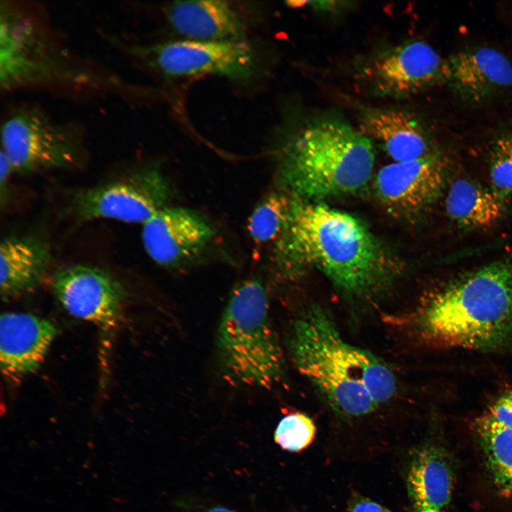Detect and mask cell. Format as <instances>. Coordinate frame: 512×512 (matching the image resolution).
Here are the masks:
<instances>
[{
  "label": "cell",
  "instance_id": "obj_10",
  "mask_svg": "<svg viewBox=\"0 0 512 512\" xmlns=\"http://www.w3.org/2000/svg\"><path fill=\"white\" fill-rule=\"evenodd\" d=\"M445 61L429 43L407 41L365 57L356 78L370 94L400 99L430 87L444 77Z\"/></svg>",
  "mask_w": 512,
  "mask_h": 512
},
{
  "label": "cell",
  "instance_id": "obj_15",
  "mask_svg": "<svg viewBox=\"0 0 512 512\" xmlns=\"http://www.w3.org/2000/svg\"><path fill=\"white\" fill-rule=\"evenodd\" d=\"M444 79L461 97L480 101L512 85V64L495 48H471L445 60Z\"/></svg>",
  "mask_w": 512,
  "mask_h": 512
},
{
  "label": "cell",
  "instance_id": "obj_2",
  "mask_svg": "<svg viewBox=\"0 0 512 512\" xmlns=\"http://www.w3.org/2000/svg\"><path fill=\"white\" fill-rule=\"evenodd\" d=\"M288 343L298 371L341 415H368L395 393L396 378L386 363L345 341L330 316L319 307H311L295 320Z\"/></svg>",
  "mask_w": 512,
  "mask_h": 512
},
{
  "label": "cell",
  "instance_id": "obj_19",
  "mask_svg": "<svg viewBox=\"0 0 512 512\" xmlns=\"http://www.w3.org/2000/svg\"><path fill=\"white\" fill-rule=\"evenodd\" d=\"M453 476L444 452L426 446L413 456L407 476V489L417 512L442 510L451 501Z\"/></svg>",
  "mask_w": 512,
  "mask_h": 512
},
{
  "label": "cell",
  "instance_id": "obj_17",
  "mask_svg": "<svg viewBox=\"0 0 512 512\" xmlns=\"http://www.w3.org/2000/svg\"><path fill=\"white\" fill-rule=\"evenodd\" d=\"M358 129L378 142L395 162L415 160L430 154L427 130L404 110L365 107L358 116Z\"/></svg>",
  "mask_w": 512,
  "mask_h": 512
},
{
  "label": "cell",
  "instance_id": "obj_18",
  "mask_svg": "<svg viewBox=\"0 0 512 512\" xmlns=\"http://www.w3.org/2000/svg\"><path fill=\"white\" fill-rule=\"evenodd\" d=\"M51 252L43 240L32 235H10L0 246V294L8 301L33 291L44 279Z\"/></svg>",
  "mask_w": 512,
  "mask_h": 512
},
{
  "label": "cell",
  "instance_id": "obj_5",
  "mask_svg": "<svg viewBox=\"0 0 512 512\" xmlns=\"http://www.w3.org/2000/svg\"><path fill=\"white\" fill-rule=\"evenodd\" d=\"M216 350L222 375L232 385L268 389L284 377L283 351L259 279H245L232 290L217 329Z\"/></svg>",
  "mask_w": 512,
  "mask_h": 512
},
{
  "label": "cell",
  "instance_id": "obj_16",
  "mask_svg": "<svg viewBox=\"0 0 512 512\" xmlns=\"http://www.w3.org/2000/svg\"><path fill=\"white\" fill-rule=\"evenodd\" d=\"M165 15L171 28L186 40H245L246 23L226 1H176L165 7Z\"/></svg>",
  "mask_w": 512,
  "mask_h": 512
},
{
  "label": "cell",
  "instance_id": "obj_30",
  "mask_svg": "<svg viewBox=\"0 0 512 512\" xmlns=\"http://www.w3.org/2000/svg\"><path fill=\"white\" fill-rule=\"evenodd\" d=\"M421 512H445V511H443L442 510H427V511H421Z\"/></svg>",
  "mask_w": 512,
  "mask_h": 512
},
{
  "label": "cell",
  "instance_id": "obj_6",
  "mask_svg": "<svg viewBox=\"0 0 512 512\" xmlns=\"http://www.w3.org/2000/svg\"><path fill=\"white\" fill-rule=\"evenodd\" d=\"M92 81V75L74 63L28 11L1 1V92L36 86L85 85Z\"/></svg>",
  "mask_w": 512,
  "mask_h": 512
},
{
  "label": "cell",
  "instance_id": "obj_14",
  "mask_svg": "<svg viewBox=\"0 0 512 512\" xmlns=\"http://www.w3.org/2000/svg\"><path fill=\"white\" fill-rule=\"evenodd\" d=\"M55 324L36 315L7 312L0 318V367L8 379L34 373L58 334Z\"/></svg>",
  "mask_w": 512,
  "mask_h": 512
},
{
  "label": "cell",
  "instance_id": "obj_12",
  "mask_svg": "<svg viewBox=\"0 0 512 512\" xmlns=\"http://www.w3.org/2000/svg\"><path fill=\"white\" fill-rule=\"evenodd\" d=\"M52 289L71 315L103 329L114 326L124 301L122 284L108 272L87 265H73L57 270Z\"/></svg>",
  "mask_w": 512,
  "mask_h": 512
},
{
  "label": "cell",
  "instance_id": "obj_24",
  "mask_svg": "<svg viewBox=\"0 0 512 512\" xmlns=\"http://www.w3.org/2000/svg\"><path fill=\"white\" fill-rule=\"evenodd\" d=\"M490 178L498 193L512 192V130L500 136L492 147Z\"/></svg>",
  "mask_w": 512,
  "mask_h": 512
},
{
  "label": "cell",
  "instance_id": "obj_29",
  "mask_svg": "<svg viewBox=\"0 0 512 512\" xmlns=\"http://www.w3.org/2000/svg\"><path fill=\"white\" fill-rule=\"evenodd\" d=\"M206 512H235L234 511L223 506H215L208 509Z\"/></svg>",
  "mask_w": 512,
  "mask_h": 512
},
{
  "label": "cell",
  "instance_id": "obj_23",
  "mask_svg": "<svg viewBox=\"0 0 512 512\" xmlns=\"http://www.w3.org/2000/svg\"><path fill=\"white\" fill-rule=\"evenodd\" d=\"M316 426L307 415L296 412L284 416L274 431L275 442L284 450L299 452L313 442Z\"/></svg>",
  "mask_w": 512,
  "mask_h": 512
},
{
  "label": "cell",
  "instance_id": "obj_22",
  "mask_svg": "<svg viewBox=\"0 0 512 512\" xmlns=\"http://www.w3.org/2000/svg\"><path fill=\"white\" fill-rule=\"evenodd\" d=\"M291 198L284 193L273 191L260 201L250 214L247 228L257 244L276 241L288 219Z\"/></svg>",
  "mask_w": 512,
  "mask_h": 512
},
{
  "label": "cell",
  "instance_id": "obj_9",
  "mask_svg": "<svg viewBox=\"0 0 512 512\" xmlns=\"http://www.w3.org/2000/svg\"><path fill=\"white\" fill-rule=\"evenodd\" d=\"M174 191L159 168L146 166L125 177L85 189L74 198V210L83 221L111 219L144 224L170 206Z\"/></svg>",
  "mask_w": 512,
  "mask_h": 512
},
{
  "label": "cell",
  "instance_id": "obj_3",
  "mask_svg": "<svg viewBox=\"0 0 512 512\" xmlns=\"http://www.w3.org/2000/svg\"><path fill=\"white\" fill-rule=\"evenodd\" d=\"M283 146L281 178L299 198L353 193L370 180L373 142L358 129L334 117L311 119L294 129Z\"/></svg>",
  "mask_w": 512,
  "mask_h": 512
},
{
  "label": "cell",
  "instance_id": "obj_27",
  "mask_svg": "<svg viewBox=\"0 0 512 512\" xmlns=\"http://www.w3.org/2000/svg\"><path fill=\"white\" fill-rule=\"evenodd\" d=\"M348 512H392L380 504L363 496H356L349 502Z\"/></svg>",
  "mask_w": 512,
  "mask_h": 512
},
{
  "label": "cell",
  "instance_id": "obj_13",
  "mask_svg": "<svg viewBox=\"0 0 512 512\" xmlns=\"http://www.w3.org/2000/svg\"><path fill=\"white\" fill-rule=\"evenodd\" d=\"M444 164L432 154L382 167L376 174V194L393 214L409 215L435 198L444 180Z\"/></svg>",
  "mask_w": 512,
  "mask_h": 512
},
{
  "label": "cell",
  "instance_id": "obj_4",
  "mask_svg": "<svg viewBox=\"0 0 512 512\" xmlns=\"http://www.w3.org/2000/svg\"><path fill=\"white\" fill-rule=\"evenodd\" d=\"M419 325L442 346H500L512 336V267L495 263L445 287L422 309Z\"/></svg>",
  "mask_w": 512,
  "mask_h": 512
},
{
  "label": "cell",
  "instance_id": "obj_28",
  "mask_svg": "<svg viewBox=\"0 0 512 512\" xmlns=\"http://www.w3.org/2000/svg\"><path fill=\"white\" fill-rule=\"evenodd\" d=\"M14 172L11 164L5 154L0 152V199L3 206L8 197V189L11 174Z\"/></svg>",
  "mask_w": 512,
  "mask_h": 512
},
{
  "label": "cell",
  "instance_id": "obj_20",
  "mask_svg": "<svg viewBox=\"0 0 512 512\" xmlns=\"http://www.w3.org/2000/svg\"><path fill=\"white\" fill-rule=\"evenodd\" d=\"M449 216L461 225L489 228L504 213L501 195L466 179H458L449 187L445 201Z\"/></svg>",
  "mask_w": 512,
  "mask_h": 512
},
{
  "label": "cell",
  "instance_id": "obj_21",
  "mask_svg": "<svg viewBox=\"0 0 512 512\" xmlns=\"http://www.w3.org/2000/svg\"><path fill=\"white\" fill-rule=\"evenodd\" d=\"M476 428L493 482L503 496L512 501V430L488 415L478 420Z\"/></svg>",
  "mask_w": 512,
  "mask_h": 512
},
{
  "label": "cell",
  "instance_id": "obj_25",
  "mask_svg": "<svg viewBox=\"0 0 512 512\" xmlns=\"http://www.w3.org/2000/svg\"><path fill=\"white\" fill-rule=\"evenodd\" d=\"M494 421L512 430V390L502 394L487 414Z\"/></svg>",
  "mask_w": 512,
  "mask_h": 512
},
{
  "label": "cell",
  "instance_id": "obj_11",
  "mask_svg": "<svg viewBox=\"0 0 512 512\" xmlns=\"http://www.w3.org/2000/svg\"><path fill=\"white\" fill-rule=\"evenodd\" d=\"M142 225V240L146 254L159 266L171 270L201 260L217 235L206 218L183 206H168Z\"/></svg>",
  "mask_w": 512,
  "mask_h": 512
},
{
  "label": "cell",
  "instance_id": "obj_1",
  "mask_svg": "<svg viewBox=\"0 0 512 512\" xmlns=\"http://www.w3.org/2000/svg\"><path fill=\"white\" fill-rule=\"evenodd\" d=\"M273 259L286 274L314 267L337 287L359 297L381 290L398 272L391 256L358 218L296 196L274 242Z\"/></svg>",
  "mask_w": 512,
  "mask_h": 512
},
{
  "label": "cell",
  "instance_id": "obj_7",
  "mask_svg": "<svg viewBox=\"0 0 512 512\" xmlns=\"http://www.w3.org/2000/svg\"><path fill=\"white\" fill-rule=\"evenodd\" d=\"M79 131L55 122L38 107H23L2 123L1 150L17 174L68 168L82 159Z\"/></svg>",
  "mask_w": 512,
  "mask_h": 512
},
{
  "label": "cell",
  "instance_id": "obj_8",
  "mask_svg": "<svg viewBox=\"0 0 512 512\" xmlns=\"http://www.w3.org/2000/svg\"><path fill=\"white\" fill-rule=\"evenodd\" d=\"M130 56L166 78L215 75L247 80L255 73L256 57L245 41L181 40L151 45L124 44Z\"/></svg>",
  "mask_w": 512,
  "mask_h": 512
},
{
  "label": "cell",
  "instance_id": "obj_26",
  "mask_svg": "<svg viewBox=\"0 0 512 512\" xmlns=\"http://www.w3.org/2000/svg\"><path fill=\"white\" fill-rule=\"evenodd\" d=\"M305 5L314 11L326 14H336L350 6L348 1L332 0L304 1L303 6Z\"/></svg>",
  "mask_w": 512,
  "mask_h": 512
}]
</instances>
